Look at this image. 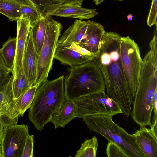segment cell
Returning a JSON list of instances; mask_svg holds the SVG:
<instances>
[{"label":"cell","instance_id":"14","mask_svg":"<svg viewBox=\"0 0 157 157\" xmlns=\"http://www.w3.org/2000/svg\"><path fill=\"white\" fill-rule=\"evenodd\" d=\"M140 126L134 134L140 148L145 157H157V133L151 127Z\"/></svg>","mask_w":157,"mask_h":157},{"label":"cell","instance_id":"6","mask_svg":"<svg viewBox=\"0 0 157 157\" xmlns=\"http://www.w3.org/2000/svg\"><path fill=\"white\" fill-rule=\"evenodd\" d=\"M76 117L104 114L113 116L122 113L117 104L105 93L100 91L78 98L73 101Z\"/></svg>","mask_w":157,"mask_h":157},{"label":"cell","instance_id":"27","mask_svg":"<svg viewBox=\"0 0 157 157\" xmlns=\"http://www.w3.org/2000/svg\"><path fill=\"white\" fill-rule=\"evenodd\" d=\"M34 135H28L26 140L22 154V157H33Z\"/></svg>","mask_w":157,"mask_h":157},{"label":"cell","instance_id":"5","mask_svg":"<svg viewBox=\"0 0 157 157\" xmlns=\"http://www.w3.org/2000/svg\"><path fill=\"white\" fill-rule=\"evenodd\" d=\"M46 32L44 40L38 56L37 73L34 85L38 88L47 78L53 64V59L63 27L51 16L45 17Z\"/></svg>","mask_w":157,"mask_h":157},{"label":"cell","instance_id":"18","mask_svg":"<svg viewBox=\"0 0 157 157\" xmlns=\"http://www.w3.org/2000/svg\"><path fill=\"white\" fill-rule=\"evenodd\" d=\"M13 77L11 75L7 85L0 89V114L10 124H13L10 118V113L14 100L13 98L12 85Z\"/></svg>","mask_w":157,"mask_h":157},{"label":"cell","instance_id":"36","mask_svg":"<svg viewBox=\"0 0 157 157\" xmlns=\"http://www.w3.org/2000/svg\"><path fill=\"white\" fill-rule=\"evenodd\" d=\"M116 0L122 1V0Z\"/></svg>","mask_w":157,"mask_h":157},{"label":"cell","instance_id":"26","mask_svg":"<svg viewBox=\"0 0 157 157\" xmlns=\"http://www.w3.org/2000/svg\"><path fill=\"white\" fill-rule=\"evenodd\" d=\"M108 157H128L122 148L116 143L108 141L106 148Z\"/></svg>","mask_w":157,"mask_h":157},{"label":"cell","instance_id":"15","mask_svg":"<svg viewBox=\"0 0 157 157\" xmlns=\"http://www.w3.org/2000/svg\"><path fill=\"white\" fill-rule=\"evenodd\" d=\"M87 22L76 20L64 32L59 39L58 44H78L83 37L87 26Z\"/></svg>","mask_w":157,"mask_h":157},{"label":"cell","instance_id":"16","mask_svg":"<svg viewBox=\"0 0 157 157\" xmlns=\"http://www.w3.org/2000/svg\"><path fill=\"white\" fill-rule=\"evenodd\" d=\"M76 117L73 101L66 100L60 108L51 117L50 122L55 129L64 128Z\"/></svg>","mask_w":157,"mask_h":157},{"label":"cell","instance_id":"4","mask_svg":"<svg viewBox=\"0 0 157 157\" xmlns=\"http://www.w3.org/2000/svg\"><path fill=\"white\" fill-rule=\"evenodd\" d=\"M113 116L98 114L87 116L82 119L91 132L98 133L108 141L117 144L128 157H145L134 134H129L114 122Z\"/></svg>","mask_w":157,"mask_h":157},{"label":"cell","instance_id":"29","mask_svg":"<svg viewBox=\"0 0 157 157\" xmlns=\"http://www.w3.org/2000/svg\"><path fill=\"white\" fill-rule=\"evenodd\" d=\"M35 7L41 12L42 15L44 16L50 6L53 3L47 0H29Z\"/></svg>","mask_w":157,"mask_h":157},{"label":"cell","instance_id":"20","mask_svg":"<svg viewBox=\"0 0 157 157\" xmlns=\"http://www.w3.org/2000/svg\"><path fill=\"white\" fill-rule=\"evenodd\" d=\"M21 4L10 0H0V13L6 16L10 21H17L21 16Z\"/></svg>","mask_w":157,"mask_h":157},{"label":"cell","instance_id":"13","mask_svg":"<svg viewBox=\"0 0 157 157\" xmlns=\"http://www.w3.org/2000/svg\"><path fill=\"white\" fill-rule=\"evenodd\" d=\"M86 33L78 44L96 56L105 31L101 24L89 20Z\"/></svg>","mask_w":157,"mask_h":157},{"label":"cell","instance_id":"21","mask_svg":"<svg viewBox=\"0 0 157 157\" xmlns=\"http://www.w3.org/2000/svg\"><path fill=\"white\" fill-rule=\"evenodd\" d=\"M16 46V38H10L4 42L0 49L3 60L7 67L13 69Z\"/></svg>","mask_w":157,"mask_h":157},{"label":"cell","instance_id":"9","mask_svg":"<svg viewBox=\"0 0 157 157\" xmlns=\"http://www.w3.org/2000/svg\"><path fill=\"white\" fill-rule=\"evenodd\" d=\"M95 56L78 44H57L54 59L60 61L62 64L72 67L92 61Z\"/></svg>","mask_w":157,"mask_h":157},{"label":"cell","instance_id":"35","mask_svg":"<svg viewBox=\"0 0 157 157\" xmlns=\"http://www.w3.org/2000/svg\"><path fill=\"white\" fill-rule=\"evenodd\" d=\"M0 157H2V152L1 146L0 145Z\"/></svg>","mask_w":157,"mask_h":157},{"label":"cell","instance_id":"1","mask_svg":"<svg viewBox=\"0 0 157 157\" xmlns=\"http://www.w3.org/2000/svg\"><path fill=\"white\" fill-rule=\"evenodd\" d=\"M121 36L116 32H106L94 59L102 74L107 95L126 117L131 114L132 96L126 80L120 52Z\"/></svg>","mask_w":157,"mask_h":157},{"label":"cell","instance_id":"34","mask_svg":"<svg viewBox=\"0 0 157 157\" xmlns=\"http://www.w3.org/2000/svg\"><path fill=\"white\" fill-rule=\"evenodd\" d=\"M104 0H94L93 2L96 5H98L102 2Z\"/></svg>","mask_w":157,"mask_h":157},{"label":"cell","instance_id":"2","mask_svg":"<svg viewBox=\"0 0 157 157\" xmlns=\"http://www.w3.org/2000/svg\"><path fill=\"white\" fill-rule=\"evenodd\" d=\"M64 78L62 75L54 80H47L37 89L28 117L37 130L41 131L43 129L66 100Z\"/></svg>","mask_w":157,"mask_h":157},{"label":"cell","instance_id":"30","mask_svg":"<svg viewBox=\"0 0 157 157\" xmlns=\"http://www.w3.org/2000/svg\"><path fill=\"white\" fill-rule=\"evenodd\" d=\"M52 3H61L70 4H78L81 6L84 0H47Z\"/></svg>","mask_w":157,"mask_h":157},{"label":"cell","instance_id":"7","mask_svg":"<svg viewBox=\"0 0 157 157\" xmlns=\"http://www.w3.org/2000/svg\"><path fill=\"white\" fill-rule=\"evenodd\" d=\"M120 45L121 59L126 80L130 91L134 98L143 61L139 47L129 36H121Z\"/></svg>","mask_w":157,"mask_h":157},{"label":"cell","instance_id":"32","mask_svg":"<svg viewBox=\"0 0 157 157\" xmlns=\"http://www.w3.org/2000/svg\"><path fill=\"white\" fill-rule=\"evenodd\" d=\"M153 109L154 113H157V90L155 91L153 98Z\"/></svg>","mask_w":157,"mask_h":157},{"label":"cell","instance_id":"31","mask_svg":"<svg viewBox=\"0 0 157 157\" xmlns=\"http://www.w3.org/2000/svg\"><path fill=\"white\" fill-rule=\"evenodd\" d=\"M6 126L5 123L2 119V115L0 114V145L1 144L4 129Z\"/></svg>","mask_w":157,"mask_h":157},{"label":"cell","instance_id":"22","mask_svg":"<svg viewBox=\"0 0 157 157\" xmlns=\"http://www.w3.org/2000/svg\"><path fill=\"white\" fill-rule=\"evenodd\" d=\"M98 147L97 137L94 136L86 139L81 145L75 155V157H95Z\"/></svg>","mask_w":157,"mask_h":157},{"label":"cell","instance_id":"17","mask_svg":"<svg viewBox=\"0 0 157 157\" xmlns=\"http://www.w3.org/2000/svg\"><path fill=\"white\" fill-rule=\"evenodd\" d=\"M38 88L35 85L30 87L17 100H14L12 117L16 123H17L19 117L23 116L25 112L30 108Z\"/></svg>","mask_w":157,"mask_h":157},{"label":"cell","instance_id":"28","mask_svg":"<svg viewBox=\"0 0 157 157\" xmlns=\"http://www.w3.org/2000/svg\"><path fill=\"white\" fill-rule=\"evenodd\" d=\"M157 0H152V3L147 20V25L151 27L157 24Z\"/></svg>","mask_w":157,"mask_h":157},{"label":"cell","instance_id":"33","mask_svg":"<svg viewBox=\"0 0 157 157\" xmlns=\"http://www.w3.org/2000/svg\"><path fill=\"white\" fill-rule=\"evenodd\" d=\"M17 2L21 5L33 6V3L29 0H10Z\"/></svg>","mask_w":157,"mask_h":157},{"label":"cell","instance_id":"23","mask_svg":"<svg viewBox=\"0 0 157 157\" xmlns=\"http://www.w3.org/2000/svg\"><path fill=\"white\" fill-rule=\"evenodd\" d=\"M30 87L29 82L23 72L18 78L13 79L12 85L13 100H17Z\"/></svg>","mask_w":157,"mask_h":157},{"label":"cell","instance_id":"10","mask_svg":"<svg viewBox=\"0 0 157 157\" xmlns=\"http://www.w3.org/2000/svg\"><path fill=\"white\" fill-rule=\"evenodd\" d=\"M78 4L53 3L49 7L45 17L57 16L65 18L89 19L98 14L95 9L83 8Z\"/></svg>","mask_w":157,"mask_h":157},{"label":"cell","instance_id":"3","mask_svg":"<svg viewBox=\"0 0 157 157\" xmlns=\"http://www.w3.org/2000/svg\"><path fill=\"white\" fill-rule=\"evenodd\" d=\"M66 100L72 101L91 94L105 91V86L101 72L93 61L70 67L64 78Z\"/></svg>","mask_w":157,"mask_h":157},{"label":"cell","instance_id":"12","mask_svg":"<svg viewBox=\"0 0 157 157\" xmlns=\"http://www.w3.org/2000/svg\"><path fill=\"white\" fill-rule=\"evenodd\" d=\"M38 56L30 28L24 53L23 71L30 87L34 85L37 76Z\"/></svg>","mask_w":157,"mask_h":157},{"label":"cell","instance_id":"11","mask_svg":"<svg viewBox=\"0 0 157 157\" xmlns=\"http://www.w3.org/2000/svg\"><path fill=\"white\" fill-rule=\"evenodd\" d=\"M16 53L12 75L13 79L18 78L23 73V64L26 40L30 28L28 20L20 18L17 20Z\"/></svg>","mask_w":157,"mask_h":157},{"label":"cell","instance_id":"24","mask_svg":"<svg viewBox=\"0 0 157 157\" xmlns=\"http://www.w3.org/2000/svg\"><path fill=\"white\" fill-rule=\"evenodd\" d=\"M21 16L20 18L29 21L31 25L42 16L40 11L33 6L21 5Z\"/></svg>","mask_w":157,"mask_h":157},{"label":"cell","instance_id":"19","mask_svg":"<svg viewBox=\"0 0 157 157\" xmlns=\"http://www.w3.org/2000/svg\"><path fill=\"white\" fill-rule=\"evenodd\" d=\"M46 18L42 16L30 25V30L36 49L38 55L40 53L46 32Z\"/></svg>","mask_w":157,"mask_h":157},{"label":"cell","instance_id":"25","mask_svg":"<svg viewBox=\"0 0 157 157\" xmlns=\"http://www.w3.org/2000/svg\"><path fill=\"white\" fill-rule=\"evenodd\" d=\"M12 70L6 65L0 49V89L5 87L11 78Z\"/></svg>","mask_w":157,"mask_h":157},{"label":"cell","instance_id":"8","mask_svg":"<svg viewBox=\"0 0 157 157\" xmlns=\"http://www.w3.org/2000/svg\"><path fill=\"white\" fill-rule=\"evenodd\" d=\"M29 135L28 126L24 124L5 127L0 145L2 157H22Z\"/></svg>","mask_w":157,"mask_h":157}]
</instances>
